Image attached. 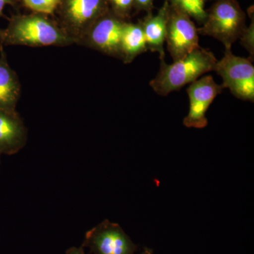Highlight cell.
Returning <instances> with one entry per match:
<instances>
[{"label":"cell","instance_id":"1","mask_svg":"<svg viewBox=\"0 0 254 254\" xmlns=\"http://www.w3.org/2000/svg\"><path fill=\"white\" fill-rule=\"evenodd\" d=\"M75 43L62 26L46 15H15L7 27L0 29V45L2 46H67Z\"/></svg>","mask_w":254,"mask_h":254},{"label":"cell","instance_id":"2","mask_svg":"<svg viewBox=\"0 0 254 254\" xmlns=\"http://www.w3.org/2000/svg\"><path fill=\"white\" fill-rule=\"evenodd\" d=\"M218 61L213 52L201 47L172 64L160 60V70L150 82V86L157 94L167 96L196 81L204 73L214 71Z\"/></svg>","mask_w":254,"mask_h":254},{"label":"cell","instance_id":"3","mask_svg":"<svg viewBox=\"0 0 254 254\" xmlns=\"http://www.w3.org/2000/svg\"><path fill=\"white\" fill-rule=\"evenodd\" d=\"M245 28V14L236 0H217L207 11L206 19L198 33L213 37L225 47H232Z\"/></svg>","mask_w":254,"mask_h":254},{"label":"cell","instance_id":"4","mask_svg":"<svg viewBox=\"0 0 254 254\" xmlns=\"http://www.w3.org/2000/svg\"><path fill=\"white\" fill-rule=\"evenodd\" d=\"M223 58L217 62L215 70L221 76L222 86L239 99L254 102V66L252 60L236 56L232 47H225Z\"/></svg>","mask_w":254,"mask_h":254},{"label":"cell","instance_id":"5","mask_svg":"<svg viewBox=\"0 0 254 254\" xmlns=\"http://www.w3.org/2000/svg\"><path fill=\"white\" fill-rule=\"evenodd\" d=\"M63 28L79 44L95 21L107 12L106 0H61Z\"/></svg>","mask_w":254,"mask_h":254},{"label":"cell","instance_id":"6","mask_svg":"<svg viewBox=\"0 0 254 254\" xmlns=\"http://www.w3.org/2000/svg\"><path fill=\"white\" fill-rule=\"evenodd\" d=\"M168 50L174 62L199 48L198 29L188 15L170 4L166 38Z\"/></svg>","mask_w":254,"mask_h":254},{"label":"cell","instance_id":"7","mask_svg":"<svg viewBox=\"0 0 254 254\" xmlns=\"http://www.w3.org/2000/svg\"><path fill=\"white\" fill-rule=\"evenodd\" d=\"M81 247L92 254H134L137 250L121 226L108 220L87 232Z\"/></svg>","mask_w":254,"mask_h":254},{"label":"cell","instance_id":"8","mask_svg":"<svg viewBox=\"0 0 254 254\" xmlns=\"http://www.w3.org/2000/svg\"><path fill=\"white\" fill-rule=\"evenodd\" d=\"M224 89L222 84H218L210 75L190 83L187 90L190 99V110L184 118L183 125L187 128L198 129L208 126L207 111L215 98Z\"/></svg>","mask_w":254,"mask_h":254},{"label":"cell","instance_id":"9","mask_svg":"<svg viewBox=\"0 0 254 254\" xmlns=\"http://www.w3.org/2000/svg\"><path fill=\"white\" fill-rule=\"evenodd\" d=\"M125 23L118 16L105 13L92 25L79 44L121 59L120 44Z\"/></svg>","mask_w":254,"mask_h":254},{"label":"cell","instance_id":"10","mask_svg":"<svg viewBox=\"0 0 254 254\" xmlns=\"http://www.w3.org/2000/svg\"><path fill=\"white\" fill-rule=\"evenodd\" d=\"M28 131L16 110L0 109V154H16L27 141Z\"/></svg>","mask_w":254,"mask_h":254},{"label":"cell","instance_id":"11","mask_svg":"<svg viewBox=\"0 0 254 254\" xmlns=\"http://www.w3.org/2000/svg\"><path fill=\"white\" fill-rule=\"evenodd\" d=\"M20 95L19 78L8 63L4 46L0 45V109L16 110Z\"/></svg>","mask_w":254,"mask_h":254},{"label":"cell","instance_id":"12","mask_svg":"<svg viewBox=\"0 0 254 254\" xmlns=\"http://www.w3.org/2000/svg\"><path fill=\"white\" fill-rule=\"evenodd\" d=\"M169 8L170 4L166 1L158 14L155 16L149 14L140 22L144 32L147 48L153 53H158L160 60H165L164 44L166 38Z\"/></svg>","mask_w":254,"mask_h":254},{"label":"cell","instance_id":"13","mask_svg":"<svg viewBox=\"0 0 254 254\" xmlns=\"http://www.w3.org/2000/svg\"><path fill=\"white\" fill-rule=\"evenodd\" d=\"M147 48L144 32L141 23H125L122 35L120 53L124 63L129 64Z\"/></svg>","mask_w":254,"mask_h":254},{"label":"cell","instance_id":"14","mask_svg":"<svg viewBox=\"0 0 254 254\" xmlns=\"http://www.w3.org/2000/svg\"><path fill=\"white\" fill-rule=\"evenodd\" d=\"M205 0H170V4L199 23H204L207 17Z\"/></svg>","mask_w":254,"mask_h":254},{"label":"cell","instance_id":"15","mask_svg":"<svg viewBox=\"0 0 254 254\" xmlns=\"http://www.w3.org/2000/svg\"><path fill=\"white\" fill-rule=\"evenodd\" d=\"M23 4L34 13L44 15L54 14L61 0H22Z\"/></svg>","mask_w":254,"mask_h":254},{"label":"cell","instance_id":"16","mask_svg":"<svg viewBox=\"0 0 254 254\" xmlns=\"http://www.w3.org/2000/svg\"><path fill=\"white\" fill-rule=\"evenodd\" d=\"M240 39L242 46L248 50L251 57L254 58V18H252V23H251L250 27L246 28L242 33Z\"/></svg>","mask_w":254,"mask_h":254},{"label":"cell","instance_id":"17","mask_svg":"<svg viewBox=\"0 0 254 254\" xmlns=\"http://www.w3.org/2000/svg\"><path fill=\"white\" fill-rule=\"evenodd\" d=\"M119 17L127 16L133 5V0H110Z\"/></svg>","mask_w":254,"mask_h":254},{"label":"cell","instance_id":"18","mask_svg":"<svg viewBox=\"0 0 254 254\" xmlns=\"http://www.w3.org/2000/svg\"><path fill=\"white\" fill-rule=\"evenodd\" d=\"M153 0H133V5L138 9L150 11L153 7Z\"/></svg>","mask_w":254,"mask_h":254},{"label":"cell","instance_id":"19","mask_svg":"<svg viewBox=\"0 0 254 254\" xmlns=\"http://www.w3.org/2000/svg\"><path fill=\"white\" fill-rule=\"evenodd\" d=\"M15 4H16V0H0V18L3 16V10L6 5L14 6Z\"/></svg>","mask_w":254,"mask_h":254},{"label":"cell","instance_id":"20","mask_svg":"<svg viewBox=\"0 0 254 254\" xmlns=\"http://www.w3.org/2000/svg\"><path fill=\"white\" fill-rule=\"evenodd\" d=\"M66 254H86L84 252V248L82 247H71L66 250Z\"/></svg>","mask_w":254,"mask_h":254},{"label":"cell","instance_id":"21","mask_svg":"<svg viewBox=\"0 0 254 254\" xmlns=\"http://www.w3.org/2000/svg\"><path fill=\"white\" fill-rule=\"evenodd\" d=\"M140 254H153V251L150 250V249L145 248L143 249V252Z\"/></svg>","mask_w":254,"mask_h":254},{"label":"cell","instance_id":"22","mask_svg":"<svg viewBox=\"0 0 254 254\" xmlns=\"http://www.w3.org/2000/svg\"><path fill=\"white\" fill-rule=\"evenodd\" d=\"M1 154H0V165H1Z\"/></svg>","mask_w":254,"mask_h":254}]
</instances>
